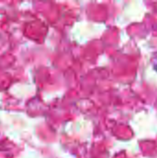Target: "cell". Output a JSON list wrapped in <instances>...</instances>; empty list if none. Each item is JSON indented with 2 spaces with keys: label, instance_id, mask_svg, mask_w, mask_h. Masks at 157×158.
I'll return each mask as SVG.
<instances>
[{
  "label": "cell",
  "instance_id": "6da1fadb",
  "mask_svg": "<svg viewBox=\"0 0 157 158\" xmlns=\"http://www.w3.org/2000/svg\"><path fill=\"white\" fill-rule=\"evenodd\" d=\"M156 70H157V65H156Z\"/></svg>",
  "mask_w": 157,
  "mask_h": 158
}]
</instances>
